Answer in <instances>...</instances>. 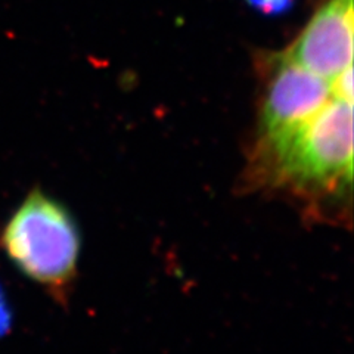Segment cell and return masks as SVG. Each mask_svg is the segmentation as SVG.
I'll return each mask as SVG.
<instances>
[{
  "label": "cell",
  "mask_w": 354,
  "mask_h": 354,
  "mask_svg": "<svg viewBox=\"0 0 354 354\" xmlns=\"http://www.w3.org/2000/svg\"><path fill=\"white\" fill-rule=\"evenodd\" d=\"M250 174L257 185L306 198L341 196L353 182V99L334 95L282 138L256 143Z\"/></svg>",
  "instance_id": "6da1fadb"
},
{
  "label": "cell",
  "mask_w": 354,
  "mask_h": 354,
  "mask_svg": "<svg viewBox=\"0 0 354 354\" xmlns=\"http://www.w3.org/2000/svg\"><path fill=\"white\" fill-rule=\"evenodd\" d=\"M353 0H325L282 53L328 82L353 68Z\"/></svg>",
  "instance_id": "277c9868"
},
{
  "label": "cell",
  "mask_w": 354,
  "mask_h": 354,
  "mask_svg": "<svg viewBox=\"0 0 354 354\" xmlns=\"http://www.w3.org/2000/svg\"><path fill=\"white\" fill-rule=\"evenodd\" d=\"M247 3L264 15H283L291 10L295 5V0H247Z\"/></svg>",
  "instance_id": "5b68a950"
},
{
  "label": "cell",
  "mask_w": 354,
  "mask_h": 354,
  "mask_svg": "<svg viewBox=\"0 0 354 354\" xmlns=\"http://www.w3.org/2000/svg\"><path fill=\"white\" fill-rule=\"evenodd\" d=\"M0 247L15 268L58 303L66 304L80 259V232L66 208L31 191L0 232Z\"/></svg>",
  "instance_id": "7a4b0ae2"
},
{
  "label": "cell",
  "mask_w": 354,
  "mask_h": 354,
  "mask_svg": "<svg viewBox=\"0 0 354 354\" xmlns=\"http://www.w3.org/2000/svg\"><path fill=\"white\" fill-rule=\"evenodd\" d=\"M10 328H12V312L2 298L0 300V337L6 335Z\"/></svg>",
  "instance_id": "8992f818"
},
{
  "label": "cell",
  "mask_w": 354,
  "mask_h": 354,
  "mask_svg": "<svg viewBox=\"0 0 354 354\" xmlns=\"http://www.w3.org/2000/svg\"><path fill=\"white\" fill-rule=\"evenodd\" d=\"M3 298V294H2V286H0V300H2Z\"/></svg>",
  "instance_id": "52a82bcc"
},
{
  "label": "cell",
  "mask_w": 354,
  "mask_h": 354,
  "mask_svg": "<svg viewBox=\"0 0 354 354\" xmlns=\"http://www.w3.org/2000/svg\"><path fill=\"white\" fill-rule=\"evenodd\" d=\"M260 62L264 84L257 143L272 142L301 126L337 95L334 82L310 73L282 52L269 53Z\"/></svg>",
  "instance_id": "3957f363"
}]
</instances>
